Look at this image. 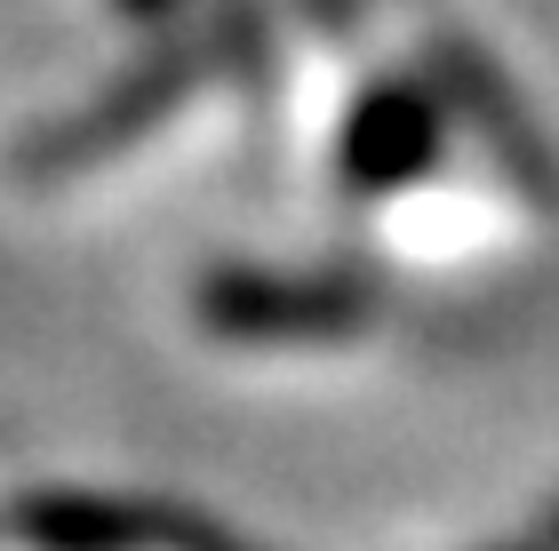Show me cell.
Segmentation results:
<instances>
[{
  "mask_svg": "<svg viewBox=\"0 0 559 551\" xmlns=\"http://www.w3.org/2000/svg\"><path fill=\"white\" fill-rule=\"evenodd\" d=\"M288 120L352 248L416 280L520 272L544 240V168L488 96L479 64L440 33L368 48V24H328L296 48Z\"/></svg>",
  "mask_w": 559,
  "mask_h": 551,
  "instance_id": "6da1fadb",
  "label": "cell"
}]
</instances>
